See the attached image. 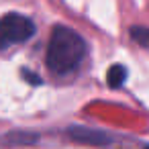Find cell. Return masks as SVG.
Listing matches in <instances>:
<instances>
[{"instance_id":"obj_1","label":"cell","mask_w":149,"mask_h":149,"mask_svg":"<svg viewBox=\"0 0 149 149\" xmlns=\"http://www.w3.org/2000/svg\"><path fill=\"white\" fill-rule=\"evenodd\" d=\"M84 57H86V41L74 29H68L63 25L53 27L45 55L49 72H53L55 76H68L84 61Z\"/></svg>"},{"instance_id":"obj_2","label":"cell","mask_w":149,"mask_h":149,"mask_svg":"<svg viewBox=\"0 0 149 149\" xmlns=\"http://www.w3.org/2000/svg\"><path fill=\"white\" fill-rule=\"evenodd\" d=\"M33 35H35V23L25 15L8 13L0 19V51L17 43H25Z\"/></svg>"},{"instance_id":"obj_3","label":"cell","mask_w":149,"mask_h":149,"mask_svg":"<svg viewBox=\"0 0 149 149\" xmlns=\"http://www.w3.org/2000/svg\"><path fill=\"white\" fill-rule=\"evenodd\" d=\"M125 80H127V70H125V65H112V68L108 70V74H106V82H108L110 88L123 86Z\"/></svg>"},{"instance_id":"obj_4","label":"cell","mask_w":149,"mask_h":149,"mask_svg":"<svg viewBox=\"0 0 149 149\" xmlns=\"http://www.w3.org/2000/svg\"><path fill=\"white\" fill-rule=\"evenodd\" d=\"M131 39L139 43L141 47H149V29L147 27H133L131 29Z\"/></svg>"},{"instance_id":"obj_5","label":"cell","mask_w":149,"mask_h":149,"mask_svg":"<svg viewBox=\"0 0 149 149\" xmlns=\"http://www.w3.org/2000/svg\"><path fill=\"white\" fill-rule=\"evenodd\" d=\"M145 149H149V147H145Z\"/></svg>"}]
</instances>
